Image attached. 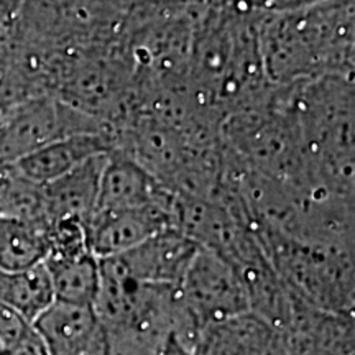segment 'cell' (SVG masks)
<instances>
[{"label": "cell", "mask_w": 355, "mask_h": 355, "mask_svg": "<svg viewBox=\"0 0 355 355\" xmlns=\"http://www.w3.org/2000/svg\"><path fill=\"white\" fill-rule=\"evenodd\" d=\"M0 355H2V352H0Z\"/></svg>", "instance_id": "16"}, {"label": "cell", "mask_w": 355, "mask_h": 355, "mask_svg": "<svg viewBox=\"0 0 355 355\" xmlns=\"http://www.w3.org/2000/svg\"><path fill=\"white\" fill-rule=\"evenodd\" d=\"M48 225L0 216V268L17 272L43 263L46 259Z\"/></svg>", "instance_id": "13"}, {"label": "cell", "mask_w": 355, "mask_h": 355, "mask_svg": "<svg viewBox=\"0 0 355 355\" xmlns=\"http://www.w3.org/2000/svg\"><path fill=\"white\" fill-rule=\"evenodd\" d=\"M352 0H322L295 10L270 12L257 21V42L272 86L352 78Z\"/></svg>", "instance_id": "1"}, {"label": "cell", "mask_w": 355, "mask_h": 355, "mask_svg": "<svg viewBox=\"0 0 355 355\" xmlns=\"http://www.w3.org/2000/svg\"><path fill=\"white\" fill-rule=\"evenodd\" d=\"M87 132H114V127L55 96L24 101L0 114V165L15 163L50 141Z\"/></svg>", "instance_id": "3"}, {"label": "cell", "mask_w": 355, "mask_h": 355, "mask_svg": "<svg viewBox=\"0 0 355 355\" xmlns=\"http://www.w3.org/2000/svg\"><path fill=\"white\" fill-rule=\"evenodd\" d=\"M173 207L175 202L96 212L87 224L89 248L99 260L121 255L152 235L175 227Z\"/></svg>", "instance_id": "6"}, {"label": "cell", "mask_w": 355, "mask_h": 355, "mask_svg": "<svg viewBox=\"0 0 355 355\" xmlns=\"http://www.w3.org/2000/svg\"><path fill=\"white\" fill-rule=\"evenodd\" d=\"M184 304L199 329L250 313L247 290L235 268L199 247L180 285Z\"/></svg>", "instance_id": "4"}, {"label": "cell", "mask_w": 355, "mask_h": 355, "mask_svg": "<svg viewBox=\"0 0 355 355\" xmlns=\"http://www.w3.org/2000/svg\"><path fill=\"white\" fill-rule=\"evenodd\" d=\"M283 334L291 355H354V314L318 309L296 295Z\"/></svg>", "instance_id": "8"}, {"label": "cell", "mask_w": 355, "mask_h": 355, "mask_svg": "<svg viewBox=\"0 0 355 355\" xmlns=\"http://www.w3.org/2000/svg\"><path fill=\"white\" fill-rule=\"evenodd\" d=\"M107 155L89 159L68 175L43 184L44 219L48 225L60 220H76L87 227L96 212L101 175Z\"/></svg>", "instance_id": "12"}, {"label": "cell", "mask_w": 355, "mask_h": 355, "mask_svg": "<svg viewBox=\"0 0 355 355\" xmlns=\"http://www.w3.org/2000/svg\"><path fill=\"white\" fill-rule=\"evenodd\" d=\"M43 265L50 277L53 298L94 309L101 283V266L87 241L51 243Z\"/></svg>", "instance_id": "9"}, {"label": "cell", "mask_w": 355, "mask_h": 355, "mask_svg": "<svg viewBox=\"0 0 355 355\" xmlns=\"http://www.w3.org/2000/svg\"><path fill=\"white\" fill-rule=\"evenodd\" d=\"M117 148L114 132L74 133L50 141L42 148L17 159L13 165L37 184H48L68 175L89 159L107 155Z\"/></svg>", "instance_id": "11"}, {"label": "cell", "mask_w": 355, "mask_h": 355, "mask_svg": "<svg viewBox=\"0 0 355 355\" xmlns=\"http://www.w3.org/2000/svg\"><path fill=\"white\" fill-rule=\"evenodd\" d=\"M252 229L288 290L318 309L354 314V250Z\"/></svg>", "instance_id": "2"}, {"label": "cell", "mask_w": 355, "mask_h": 355, "mask_svg": "<svg viewBox=\"0 0 355 355\" xmlns=\"http://www.w3.org/2000/svg\"><path fill=\"white\" fill-rule=\"evenodd\" d=\"M199 247L176 227L162 230L107 260L127 278L148 285H180Z\"/></svg>", "instance_id": "5"}, {"label": "cell", "mask_w": 355, "mask_h": 355, "mask_svg": "<svg viewBox=\"0 0 355 355\" xmlns=\"http://www.w3.org/2000/svg\"><path fill=\"white\" fill-rule=\"evenodd\" d=\"M176 194L122 150L107 155L101 175L96 212L173 204ZM94 212V214H96Z\"/></svg>", "instance_id": "7"}, {"label": "cell", "mask_w": 355, "mask_h": 355, "mask_svg": "<svg viewBox=\"0 0 355 355\" xmlns=\"http://www.w3.org/2000/svg\"><path fill=\"white\" fill-rule=\"evenodd\" d=\"M50 277L43 263L26 270L0 268V304L17 311L30 322L53 303Z\"/></svg>", "instance_id": "14"}, {"label": "cell", "mask_w": 355, "mask_h": 355, "mask_svg": "<svg viewBox=\"0 0 355 355\" xmlns=\"http://www.w3.org/2000/svg\"><path fill=\"white\" fill-rule=\"evenodd\" d=\"M0 216L46 224L43 184L21 175L13 163L0 165Z\"/></svg>", "instance_id": "15"}, {"label": "cell", "mask_w": 355, "mask_h": 355, "mask_svg": "<svg viewBox=\"0 0 355 355\" xmlns=\"http://www.w3.org/2000/svg\"><path fill=\"white\" fill-rule=\"evenodd\" d=\"M193 355H291L283 332L254 313L204 327Z\"/></svg>", "instance_id": "10"}]
</instances>
